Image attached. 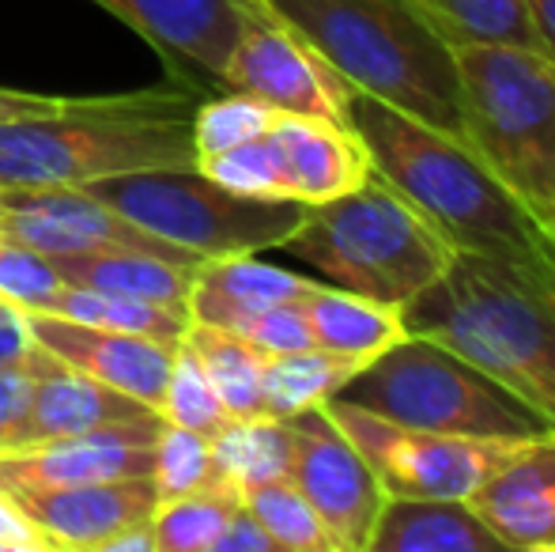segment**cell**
<instances>
[{
  "instance_id": "1",
  "label": "cell",
  "mask_w": 555,
  "mask_h": 552,
  "mask_svg": "<svg viewBox=\"0 0 555 552\" xmlns=\"http://www.w3.org/2000/svg\"><path fill=\"white\" fill-rule=\"evenodd\" d=\"M348 129L363 140L374 175L401 193L453 251L511 261L555 280L552 228L468 144L363 91L348 99Z\"/></svg>"
},
{
  "instance_id": "2",
  "label": "cell",
  "mask_w": 555,
  "mask_h": 552,
  "mask_svg": "<svg viewBox=\"0 0 555 552\" xmlns=\"http://www.w3.org/2000/svg\"><path fill=\"white\" fill-rule=\"evenodd\" d=\"M404 330L453 348L555 432V280L453 251L446 273L401 307Z\"/></svg>"
},
{
  "instance_id": "3",
  "label": "cell",
  "mask_w": 555,
  "mask_h": 552,
  "mask_svg": "<svg viewBox=\"0 0 555 552\" xmlns=\"http://www.w3.org/2000/svg\"><path fill=\"white\" fill-rule=\"evenodd\" d=\"M182 88L99 95L68 114L0 121V190H76L137 170H197Z\"/></svg>"
},
{
  "instance_id": "4",
  "label": "cell",
  "mask_w": 555,
  "mask_h": 552,
  "mask_svg": "<svg viewBox=\"0 0 555 552\" xmlns=\"http://www.w3.org/2000/svg\"><path fill=\"white\" fill-rule=\"evenodd\" d=\"M351 84L393 111L465 140L453 46L409 0H261Z\"/></svg>"
},
{
  "instance_id": "5",
  "label": "cell",
  "mask_w": 555,
  "mask_h": 552,
  "mask_svg": "<svg viewBox=\"0 0 555 552\" xmlns=\"http://www.w3.org/2000/svg\"><path fill=\"white\" fill-rule=\"evenodd\" d=\"M284 251L307 261L322 284L389 307H404L435 284L453 258V246L374 170L356 190L307 205Z\"/></svg>"
},
{
  "instance_id": "6",
  "label": "cell",
  "mask_w": 555,
  "mask_h": 552,
  "mask_svg": "<svg viewBox=\"0 0 555 552\" xmlns=\"http://www.w3.org/2000/svg\"><path fill=\"white\" fill-rule=\"evenodd\" d=\"M465 140L503 185L555 220V61L521 46H453Z\"/></svg>"
},
{
  "instance_id": "7",
  "label": "cell",
  "mask_w": 555,
  "mask_h": 552,
  "mask_svg": "<svg viewBox=\"0 0 555 552\" xmlns=\"http://www.w3.org/2000/svg\"><path fill=\"white\" fill-rule=\"evenodd\" d=\"M340 401L404 427L468 439H541L555 435L529 406L506 394L476 363L431 337L409 333L359 368L336 394Z\"/></svg>"
},
{
  "instance_id": "8",
  "label": "cell",
  "mask_w": 555,
  "mask_h": 552,
  "mask_svg": "<svg viewBox=\"0 0 555 552\" xmlns=\"http://www.w3.org/2000/svg\"><path fill=\"white\" fill-rule=\"evenodd\" d=\"M76 190L205 261L284 246L307 216V205L299 201L246 197L223 190L201 170H137Z\"/></svg>"
},
{
  "instance_id": "9",
  "label": "cell",
  "mask_w": 555,
  "mask_h": 552,
  "mask_svg": "<svg viewBox=\"0 0 555 552\" xmlns=\"http://www.w3.org/2000/svg\"><path fill=\"white\" fill-rule=\"evenodd\" d=\"M322 409L359 447L386 496H409V500H468L529 442L468 439V435L404 427L340 398L322 401Z\"/></svg>"
},
{
  "instance_id": "10",
  "label": "cell",
  "mask_w": 555,
  "mask_h": 552,
  "mask_svg": "<svg viewBox=\"0 0 555 552\" xmlns=\"http://www.w3.org/2000/svg\"><path fill=\"white\" fill-rule=\"evenodd\" d=\"M220 88L261 99L280 114H307L348 126L351 84L261 0H249L242 15Z\"/></svg>"
},
{
  "instance_id": "11",
  "label": "cell",
  "mask_w": 555,
  "mask_h": 552,
  "mask_svg": "<svg viewBox=\"0 0 555 552\" xmlns=\"http://www.w3.org/2000/svg\"><path fill=\"white\" fill-rule=\"evenodd\" d=\"M287 435H292L287 477L318 511L336 552H366L386 503V488L378 485L366 458L322 406L287 416Z\"/></svg>"
},
{
  "instance_id": "12",
  "label": "cell",
  "mask_w": 555,
  "mask_h": 552,
  "mask_svg": "<svg viewBox=\"0 0 555 552\" xmlns=\"http://www.w3.org/2000/svg\"><path fill=\"white\" fill-rule=\"evenodd\" d=\"M0 231L42 258L132 251L201 269L197 254L152 235L83 190H0Z\"/></svg>"
},
{
  "instance_id": "13",
  "label": "cell",
  "mask_w": 555,
  "mask_h": 552,
  "mask_svg": "<svg viewBox=\"0 0 555 552\" xmlns=\"http://www.w3.org/2000/svg\"><path fill=\"white\" fill-rule=\"evenodd\" d=\"M163 424L167 420L159 413H147L129 424L0 450V492H50L95 480L144 477L155 465V439Z\"/></svg>"
},
{
  "instance_id": "14",
  "label": "cell",
  "mask_w": 555,
  "mask_h": 552,
  "mask_svg": "<svg viewBox=\"0 0 555 552\" xmlns=\"http://www.w3.org/2000/svg\"><path fill=\"white\" fill-rule=\"evenodd\" d=\"M95 4L147 38L182 76V84L220 88L249 0H95Z\"/></svg>"
},
{
  "instance_id": "15",
  "label": "cell",
  "mask_w": 555,
  "mask_h": 552,
  "mask_svg": "<svg viewBox=\"0 0 555 552\" xmlns=\"http://www.w3.org/2000/svg\"><path fill=\"white\" fill-rule=\"evenodd\" d=\"M261 147L276 197L299 205H322L371 178L363 140L340 121L276 114V121L261 133Z\"/></svg>"
},
{
  "instance_id": "16",
  "label": "cell",
  "mask_w": 555,
  "mask_h": 552,
  "mask_svg": "<svg viewBox=\"0 0 555 552\" xmlns=\"http://www.w3.org/2000/svg\"><path fill=\"white\" fill-rule=\"evenodd\" d=\"M27 330L46 352L65 360L68 368L83 371V375L99 378V383L114 386V390L129 394L159 413L178 345L103 330V325H83L73 318L46 314V310H27Z\"/></svg>"
},
{
  "instance_id": "17",
  "label": "cell",
  "mask_w": 555,
  "mask_h": 552,
  "mask_svg": "<svg viewBox=\"0 0 555 552\" xmlns=\"http://www.w3.org/2000/svg\"><path fill=\"white\" fill-rule=\"evenodd\" d=\"M20 511L38 526L50 549L68 552H103L111 538L132 526L152 523L159 508L155 477L95 480V485L50 488V492H15Z\"/></svg>"
},
{
  "instance_id": "18",
  "label": "cell",
  "mask_w": 555,
  "mask_h": 552,
  "mask_svg": "<svg viewBox=\"0 0 555 552\" xmlns=\"http://www.w3.org/2000/svg\"><path fill=\"white\" fill-rule=\"evenodd\" d=\"M468 508L506 552H555V435L529 439L468 496Z\"/></svg>"
},
{
  "instance_id": "19",
  "label": "cell",
  "mask_w": 555,
  "mask_h": 552,
  "mask_svg": "<svg viewBox=\"0 0 555 552\" xmlns=\"http://www.w3.org/2000/svg\"><path fill=\"white\" fill-rule=\"evenodd\" d=\"M147 413H155V409L114 390V386L99 383V378L83 375V371L68 368L65 360L46 352L35 341V394H30L27 413L15 424L4 450L30 447V442L42 439H61V435H83L99 432V427L129 424V420H140Z\"/></svg>"
},
{
  "instance_id": "20",
  "label": "cell",
  "mask_w": 555,
  "mask_h": 552,
  "mask_svg": "<svg viewBox=\"0 0 555 552\" xmlns=\"http://www.w3.org/2000/svg\"><path fill=\"white\" fill-rule=\"evenodd\" d=\"M322 280L287 273L280 266H264L257 254H231V258H208L193 273L190 287V322L216 325L234 333L249 314L276 303L307 299Z\"/></svg>"
},
{
  "instance_id": "21",
  "label": "cell",
  "mask_w": 555,
  "mask_h": 552,
  "mask_svg": "<svg viewBox=\"0 0 555 552\" xmlns=\"http://www.w3.org/2000/svg\"><path fill=\"white\" fill-rule=\"evenodd\" d=\"M366 552H506L468 500L386 496Z\"/></svg>"
},
{
  "instance_id": "22",
  "label": "cell",
  "mask_w": 555,
  "mask_h": 552,
  "mask_svg": "<svg viewBox=\"0 0 555 552\" xmlns=\"http://www.w3.org/2000/svg\"><path fill=\"white\" fill-rule=\"evenodd\" d=\"M50 266L61 277V284L132 295V299L163 303V307L175 310H190V287L193 273H197V269L178 266V261H163L152 258V254L132 251L65 254V258H50Z\"/></svg>"
},
{
  "instance_id": "23",
  "label": "cell",
  "mask_w": 555,
  "mask_h": 552,
  "mask_svg": "<svg viewBox=\"0 0 555 552\" xmlns=\"http://www.w3.org/2000/svg\"><path fill=\"white\" fill-rule=\"evenodd\" d=\"M302 307H307L310 330H314V345L336 356L371 363L374 356L409 337L401 307H389V303L366 299V295L344 292L333 284H318L302 299Z\"/></svg>"
},
{
  "instance_id": "24",
  "label": "cell",
  "mask_w": 555,
  "mask_h": 552,
  "mask_svg": "<svg viewBox=\"0 0 555 552\" xmlns=\"http://www.w3.org/2000/svg\"><path fill=\"white\" fill-rule=\"evenodd\" d=\"M42 310L57 318H73V322L83 325H103V330L152 337L163 341V345H178L185 337V330H190V310H175V307H163V303L95 292V287H76V284H61Z\"/></svg>"
},
{
  "instance_id": "25",
  "label": "cell",
  "mask_w": 555,
  "mask_h": 552,
  "mask_svg": "<svg viewBox=\"0 0 555 552\" xmlns=\"http://www.w3.org/2000/svg\"><path fill=\"white\" fill-rule=\"evenodd\" d=\"M450 46L541 50L526 0H409ZM544 53V50H541Z\"/></svg>"
},
{
  "instance_id": "26",
  "label": "cell",
  "mask_w": 555,
  "mask_h": 552,
  "mask_svg": "<svg viewBox=\"0 0 555 552\" xmlns=\"http://www.w3.org/2000/svg\"><path fill=\"white\" fill-rule=\"evenodd\" d=\"M366 368V360L336 356L325 348H302V352L264 356V416L287 420L302 409H314L340 394V386Z\"/></svg>"
},
{
  "instance_id": "27",
  "label": "cell",
  "mask_w": 555,
  "mask_h": 552,
  "mask_svg": "<svg viewBox=\"0 0 555 552\" xmlns=\"http://www.w3.org/2000/svg\"><path fill=\"white\" fill-rule=\"evenodd\" d=\"M190 348L201 356L216 394L231 420L264 416V352L254 348L238 333L216 330V325L190 322L185 330Z\"/></svg>"
},
{
  "instance_id": "28",
  "label": "cell",
  "mask_w": 555,
  "mask_h": 552,
  "mask_svg": "<svg viewBox=\"0 0 555 552\" xmlns=\"http://www.w3.org/2000/svg\"><path fill=\"white\" fill-rule=\"evenodd\" d=\"M212 458L223 480L234 488L261 485V480L287 477L292 470V435L287 420L249 416L231 420L220 435H212Z\"/></svg>"
},
{
  "instance_id": "29",
  "label": "cell",
  "mask_w": 555,
  "mask_h": 552,
  "mask_svg": "<svg viewBox=\"0 0 555 552\" xmlns=\"http://www.w3.org/2000/svg\"><path fill=\"white\" fill-rule=\"evenodd\" d=\"M238 508L242 488L234 485H212L175 500H159L152 515L155 552H216V541L223 538Z\"/></svg>"
},
{
  "instance_id": "30",
  "label": "cell",
  "mask_w": 555,
  "mask_h": 552,
  "mask_svg": "<svg viewBox=\"0 0 555 552\" xmlns=\"http://www.w3.org/2000/svg\"><path fill=\"white\" fill-rule=\"evenodd\" d=\"M242 503L264 526L276 552H336L330 530L322 526L318 511L295 488L292 477L261 480V485L242 488Z\"/></svg>"
},
{
  "instance_id": "31",
  "label": "cell",
  "mask_w": 555,
  "mask_h": 552,
  "mask_svg": "<svg viewBox=\"0 0 555 552\" xmlns=\"http://www.w3.org/2000/svg\"><path fill=\"white\" fill-rule=\"evenodd\" d=\"M159 416L167 424L190 427L201 435H220L231 424V413L223 409L220 394H216L212 378H208L201 356L190 348V341H178L175 360H170V378H167V398L159 406Z\"/></svg>"
},
{
  "instance_id": "32",
  "label": "cell",
  "mask_w": 555,
  "mask_h": 552,
  "mask_svg": "<svg viewBox=\"0 0 555 552\" xmlns=\"http://www.w3.org/2000/svg\"><path fill=\"white\" fill-rule=\"evenodd\" d=\"M152 477L155 488H159V500H175V496L201 492V488H212V485H231L216 470L212 439L178 424H163L159 439H155Z\"/></svg>"
},
{
  "instance_id": "33",
  "label": "cell",
  "mask_w": 555,
  "mask_h": 552,
  "mask_svg": "<svg viewBox=\"0 0 555 552\" xmlns=\"http://www.w3.org/2000/svg\"><path fill=\"white\" fill-rule=\"evenodd\" d=\"M280 111L254 95H238V91H223L220 99H208L193 114V144H197V159L220 155L227 147H238L246 140H257L264 129L276 121Z\"/></svg>"
},
{
  "instance_id": "34",
  "label": "cell",
  "mask_w": 555,
  "mask_h": 552,
  "mask_svg": "<svg viewBox=\"0 0 555 552\" xmlns=\"http://www.w3.org/2000/svg\"><path fill=\"white\" fill-rule=\"evenodd\" d=\"M57 287L61 277L53 273L50 258L0 231V299L27 314V310H42Z\"/></svg>"
},
{
  "instance_id": "35",
  "label": "cell",
  "mask_w": 555,
  "mask_h": 552,
  "mask_svg": "<svg viewBox=\"0 0 555 552\" xmlns=\"http://www.w3.org/2000/svg\"><path fill=\"white\" fill-rule=\"evenodd\" d=\"M234 333L246 337L254 348H261L264 356H284V352L314 348V330H310V318H307L302 299L276 303V307L257 310V314H249Z\"/></svg>"
},
{
  "instance_id": "36",
  "label": "cell",
  "mask_w": 555,
  "mask_h": 552,
  "mask_svg": "<svg viewBox=\"0 0 555 552\" xmlns=\"http://www.w3.org/2000/svg\"><path fill=\"white\" fill-rule=\"evenodd\" d=\"M35 394V345L12 363H0V450L8 447Z\"/></svg>"
},
{
  "instance_id": "37",
  "label": "cell",
  "mask_w": 555,
  "mask_h": 552,
  "mask_svg": "<svg viewBox=\"0 0 555 552\" xmlns=\"http://www.w3.org/2000/svg\"><path fill=\"white\" fill-rule=\"evenodd\" d=\"M88 99L68 95H38V91H15L0 88V121H23V118H50V114H68L83 106Z\"/></svg>"
},
{
  "instance_id": "38",
  "label": "cell",
  "mask_w": 555,
  "mask_h": 552,
  "mask_svg": "<svg viewBox=\"0 0 555 552\" xmlns=\"http://www.w3.org/2000/svg\"><path fill=\"white\" fill-rule=\"evenodd\" d=\"M0 541H4L12 552H46L50 549V541L38 534V526L30 523V518L20 511V503L4 492H0Z\"/></svg>"
},
{
  "instance_id": "39",
  "label": "cell",
  "mask_w": 555,
  "mask_h": 552,
  "mask_svg": "<svg viewBox=\"0 0 555 552\" xmlns=\"http://www.w3.org/2000/svg\"><path fill=\"white\" fill-rule=\"evenodd\" d=\"M216 552H276V545H272L264 526L257 523V518L246 511V503H242V508L234 511L231 523H227L223 538L216 541Z\"/></svg>"
},
{
  "instance_id": "40",
  "label": "cell",
  "mask_w": 555,
  "mask_h": 552,
  "mask_svg": "<svg viewBox=\"0 0 555 552\" xmlns=\"http://www.w3.org/2000/svg\"><path fill=\"white\" fill-rule=\"evenodd\" d=\"M30 345H35V337L27 330V314L20 307H12V303H4L0 307V363L20 360Z\"/></svg>"
},
{
  "instance_id": "41",
  "label": "cell",
  "mask_w": 555,
  "mask_h": 552,
  "mask_svg": "<svg viewBox=\"0 0 555 552\" xmlns=\"http://www.w3.org/2000/svg\"><path fill=\"white\" fill-rule=\"evenodd\" d=\"M526 4H529V15H533L541 50L555 61V0H526Z\"/></svg>"
},
{
  "instance_id": "42",
  "label": "cell",
  "mask_w": 555,
  "mask_h": 552,
  "mask_svg": "<svg viewBox=\"0 0 555 552\" xmlns=\"http://www.w3.org/2000/svg\"><path fill=\"white\" fill-rule=\"evenodd\" d=\"M103 552H155L152 523H144V526H132V530H121V534H117V538L106 541Z\"/></svg>"
},
{
  "instance_id": "43",
  "label": "cell",
  "mask_w": 555,
  "mask_h": 552,
  "mask_svg": "<svg viewBox=\"0 0 555 552\" xmlns=\"http://www.w3.org/2000/svg\"><path fill=\"white\" fill-rule=\"evenodd\" d=\"M0 552H12V549H8V545H4V541H0Z\"/></svg>"
},
{
  "instance_id": "44",
  "label": "cell",
  "mask_w": 555,
  "mask_h": 552,
  "mask_svg": "<svg viewBox=\"0 0 555 552\" xmlns=\"http://www.w3.org/2000/svg\"><path fill=\"white\" fill-rule=\"evenodd\" d=\"M552 243H555V220H552Z\"/></svg>"
}]
</instances>
